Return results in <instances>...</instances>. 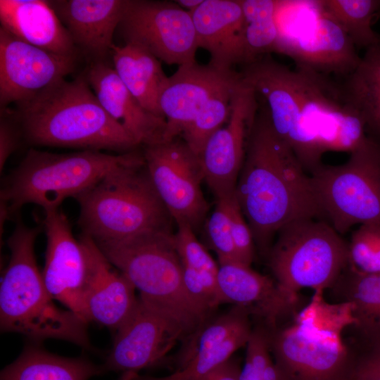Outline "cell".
I'll list each match as a JSON object with an SVG mask.
<instances>
[{
	"label": "cell",
	"mask_w": 380,
	"mask_h": 380,
	"mask_svg": "<svg viewBox=\"0 0 380 380\" xmlns=\"http://www.w3.org/2000/svg\"><path fill=\"white\" fill-rule=\"evenodd\" d=\"M242 82L263 99L276 134L310 175L328 152L351 153L367 139L364 120L346 101L341 84L270 54L243 65Z\"/></svg>",
	"instance_id": "obj_1"
},
{
	"label": "cell",
	"mask_w": 380,
	"mask_h": 380,
	"mask_svg": "<svg viewBox=\"0 0 380 380\" xmlns=\"http://www.w3.org/2000/svg\"><path fill=\"white\" fill-rule=\"evenodd\" d=\"M235 195L255 243L266 255L285 225L324 220L310 175L274 132L265 106L248 131Z\"/></svg>",
	"instance_id": "obj_2"
},
{
	"label": "cell",
	"mask_w": 380,
	"mask_h": 380,
	"mask_svg": "<svg viewBox=\"0 0 380 380\" xmlns=\"http://www.w3.org/2000/svg\"><path fill=\"white\" fill-rule=\"evenodd\" d=\"M26 140L36 146L127 153L139 145L103 108L85 75L62 80L18 104Z\"/></svg>",
	"instance_id": "obj_3"
},
{
	"label": "cell",
	"mask_w": 380,
	"mask_h": 380,
	"mask_svg": "<svg viewBox=\"0 0 380 380\" xmlns=\"http://www.w3.org/2000/svg\"><path fill=\"white\" fill-rule=\"evenodd\" d=\"M324 291L288 323L267 328L271 354L282 380H351L356 362L343 333L354 324L349 303H327Z\"/></svg>",
	"instance_id": "obj_4"
},
{
	"label": "cell",
	"mask_w": 380,
	"mask_h": 380,
	"mask_svg": "<svg viewBox=\"0 0 380 380\" xmlns=\"http://www.w3.org/2000/svg\"><path fill=\"white\" fill-rule=\"evenodd\" d=\"M39 227L20 220L8 237L10 258L0 287V329L33 341H65L89 349L88 323L58 308L47 291L37 266L34 244Z\"/></svg>",
	"instance_id": "obj_5"
},
{
	"label": "cell",
	"mask_w": 380,
	"mask_h": 380,
	"mask_svg": "<svg viewBox=\"0 0 380 380\" xmlns=\"http://www.w3.org/2000/svg\"><path fill=\"white\" fill-rule=\"evenodd\" d=\"M78 224L95 242L115 241L151 231H171L170 214L148 174L143 153L134 151L74 198Z\"/></svg>",
	"instance_id": "obj_6"
},
{
	"label": "cell",
	"mask_w": 380,
	"mask_h": 380,
	"mask_svg": "<svg viewBox=\"0 0 380 380\" xmlns=\"http://www.w3.org/2000/svg\"><path fill=\"white\" fill-rule=\"evenodd\" d=\"M96 244L139 291V298L170 319L184 337L198 334L208 321L186 293L171 231H151Z\"/></svg>",
	"instance_id": "obj_7"
},
{
	"label": "cell",
	"mask_w": 380,
	"mask_h": 380,
	"mask_svg": "<svg viewBox=\"0 0 380 380\" xmlns=\"http://www.w3.org/2000/svg\"><path fill=\"white\" fill-rule=\"evenodd\" d=\"M133 151L113 155L84 150L59 154L32 148L6 177L1 204L10 217L30 203L44 212L58 209L66 198H74L128 160Z\"/></svg>",
	"instance_id": "obj_8"
},
{
	"label": "cell",
	"mask_w": 380,
	"mask_h": 380,
	"mask_svg": "<svg viewBox=\"0 0 380 380\" xmlns=\"http://www.w3.org/2000/svg\"><path fill=\"white\" fill-rule=\"evenodd\" d=\"M267 256L274 280L284 289L324 291L348 265V243L325 220L301 219L278 232Z\"/></svg>",
	"instance_id": "obj_9"
},
{
	"label": "cell",
	"mask_w": 380,
	"mask_h": 380,
	"mask_svg": "<svg viewBox=\"0 0 380 380\" xmlns=\"http://www.w3.org/2000/svg\"><path fill=\"white\" fill-rule=\"evenodd\" d=\"M324 218L340 234L380 224V141L367 137L346 162L322 164L310 175Z\"/></svg>",
	"instance_id": "obj_10"
},
{
	"label": "cell",
	"mask_w": 380,
	"mask_h": 380,
	"mask_svg": "<svg viewBox=\"0 0 380 380\" xmlns=\"http://www.w3.org/2000/svg\"><path fill=\"white\" fill-rule=\"evenodd\" d=\"M118 30L125 44L138 45L167 65L196 61L191 16L175 1L127 0Z\"/></svg>",
	"instance_id": "obj_11"
},
{
	"label": "cell",
	"mask_w": 380,
	"mask_h": 380,
	"mask_svg": "<svg viewBox=\"0 0 380 380\" xmlns=\"http://www.w3.org/2000/svg\"><path fill=\"white\" fill-rule=\"evenodd\" d=\"M143 155L152 183L172 219L195 232L209 208L201 186L204 178L199 157L179 137L144 146Z\"/></svg>",
	"instance_id": "obj_12"
},
{
	"label": "cell",
	"mask_w": 380,
	"mask_h": 380,
	"mask_svg": "<svg viewBox=\"0 0 380 380\" xmlns=\"http://www.w3.org/2000/svg\"><path fill=\"white\" fill-rule=\"evenodd\" d=\"M77 56L52 53L0 27V104L25 102L64 80Z\"/></svg>",
	"instance_id": "obj_13"
},
{
	"label": "cell",
	"mask_w": 380,
	"mask_h": 380,
	"mask_svg": "<svg viewBox=\"0 0 380 380\" xmlns=\"http://www.w3.org/2000/svg\"><path fill=\"white\" fill-rule=\"evenodd\" d=\"M258 110L255 91L241 80L234 93L226 125L209 138L199 156L204 180L216 199L235 194L246 138Z\"/></svg>",
	"instance_id": "obj_14"
},
{
	"label": "cell",
	"mask_w": 380,
	"mask_h": 380,
	"mask_svg": "<svg viewBox=\"0 0 380 380\" xmlns=\"http://www.w3.org/2000/svg\"><path fill=\"white\" fill-rule=\"evenodd\" d=\"M44 214L46 249L42 271L44 283L53 300L87 322L83 305L87 271L84 246L74 237L68 217L59 208Z\"/></svg>",
	"instance_id": "obj_15"
},
{
	"label": "cell",
	"mask_w": 380,
	"mask_h": 380,
	"mask_svg": "<svg viewBox=\"0 0 380 380\" xmlns=\"http://www.w3.org/2000/svg\"><path fill=\"white\" fill-rule=\"evenodd\" d=\"M181 338V331L170 319L139 298L132 315L115 331L112 348L102 365L104 372L138 373L154 366Z\"/></svg>",
	"instance_id": "obj_16"
},
{
	"label": "cell",
	"mask_w": 380,
	"mask_h": 380,
	"mask_svg": "<svg viewBox=\"0 0 380 380\" xmlns=\"http://www.w3.org/2000/svg\"><path fill=\"white\" fill-rule=\"evenodd\" d=\"M241 82L240 72L233 69L221 70L196 61L179 66L168 77L159 98L166 120L163 141L181 136L209 101L233 90Z\"/></svg>",
	"instance_id": "obj_17"
},
{
	"label": "cell",
	"mask_w": 380,
	"mask_h": 380,
	"mask_svg": "<svg viewBox=\"0 0 380 380\" xmlns=\"http://www.w3.org/2000/svg\"><path fill=\"white\" fill-rule=\"evenodd\" d=\"M86 254L87 271L83 305L87 322L118 331L135 310L139 298L129 279L104 255L89 236L79 239Z\"/></svg>",
	"instance_id": "obj_18"
},
{
	"label": "cell",
	"mask_w": 380,
	"mask_h": 380,
	"mask_svg": "<svg viewBox=\"0 0 380 380\" xmlns=\"http://www.w3.org/2000/svg\"><path fill=\"white\" fill-rule=\"evenodd\" d=\"M275 52L318 73L344 77L355 70L361 58L340 25L318 10L312 23L297 34L280 36Z\"/></svg>",
	"instance_id": "obj_19"
},
{
	"label": "cell",
	"mask_w": 380,
	"mask_h": 380,
	"mask_svg": "<svg viewBox=\"0 0 380 380\" xmlns=\"http://www.w3.org/2000/svg\"><path fill=\"white\" fill-rule=\"evenodd\" d=\"M250 316L248 308L234 305L205 323L196 334L195 348L177 371L161 377L137 373L131 380H205L231 359L235 351L246 346L253 330Z\"/></svg>",
	"instance_id": "obj_20"
},
{
	"label": "cell",
	"mask_w": 380,
	"mask_h": 380,
	"mask_svg": "<svg viewBox=\"0 0 380 380\" xmlns=\"http://www.w3.org/2000/svg\"><path fill=\"white\" fill-rule=\"evenodd\" d=\"M86 79L106 112L137 143L144 146L164 141L165 118L145 109L103 61H94L87 68Z\"/></svg>",
	"instance_id": "obj_21"
},
{
	"label": "cell",
	"mask_w": 380,
	"mask_h": 380,
	"mask_svg": "<svg viewBox=\"0 0 380 380\" xmlns=\"http://www.w3.org/2000/svg\"><path fill=\"white\" fill-rule=\"evenodd\" d=\"M48 1L77 49L96 58L95 61H103L112 52L113 35L122 20L127 0Z\"/></svg>",
	"instance_id": "obj_22"
},
{
	"label": "cell",
	"mask_w": 380,
	"mask_h": 380,
	"mask_svg": "<svg viewBox=\"0 0 380 380\" xmlns=\"http://www.w3.org/2000/svg\"><path fill=\"white\" fill-rule=\"evenodd\" d=\"M189 13L198 47L210 54L208 64L221 70L243 64V14L240 0H204Z\"/></svg>",
	"instance_id": "obj_23"
},
{
	"label": "cell",
	"mask_w": 380,
	"mask_h": 380,
	"mask_svg": "<svg viewBox=\"0 0 380 380\" xmlns=\"http://www.w3.org/2000/svg\"><path fill=\"white\" fill-rule=\"evenodd\" d=\"M1 27L46 51L77 56V49L48 1L0 0Z\"/></svg>",
	"instance_id": "obj_24"
},
{
	"label": "cell",
	"mask_w": 380,
	"mask_h": 380,
	"mask_svg": "<svg viewBox=\"0 0 380 380\" xmlns=\"http://www.w3.org/2000/svg\"><path fill=\"white\" fill-rule=\"evenodd\" d=\"M111 53L114 70L129 91L145 109L164 118L160 109L159 98L168 77L159 60L145 49L133 44L114 45Z\"/></svg>",
	"instance_id": "obj_25"
},
{
	"label": "cell",
	"mask_w": 380,
	"mask_h": 380,
	"mask_svg": "<svg viewBox=\"0 0 380 380\" xmlns=\"http://www.w3.org/2000/svg\"><path fill=\"white\" fill-rule=\"evenodd\" d=\"M104 373L102 365L70 358L30 346L1 372L0 380H89Z\"/></svg>",
	"instance_id": "obj_26"
},
{
	"label": "cell",
	"mask_w": 380,
	"mask_h": 380,
	"mask_svg": "<svg viewBox=\"0 0 380 380\" xmlns=\"http://www.w3.org/2000/svg\"><path fill=\"white\" fill-rule=\"evenodd\" d=\"M341 87L346 101L380 138V44L368 48Z\"/></svg>",
	"instance_id": "obj_27"
},
{
	"label": "cell",
	"mask_w": 380,
	"mask_h": 380,
	"mask_svg": "<svg viewBox=\"0 0 380 380\" xmlns=\"http://www.w3.org/2000/svg\"><path fill=\"white\" fill-rule=\"evenodd\" d=\"M243 14V65L275 52L279 32L277 0H240Z\"/></svg>",
	"instance_id": "obj_28"
},
{
	"label": "cell",
	"mask_w": 380,
	"mask_h": 380,
	"mask_svg": "<svg viewBox=\"0 0 380 380\" xmlns=\"http://www.w3.org/2000/svg\"><path fill=\"white\" fill-rule=\"evenodd\" d=\"M319 12L337 23L355 46L367 49L380 44V34L372 28L380 0L315 1Z\"/></svg>",
	"instance_id": "obj_29"
},
{
	"label": "cell",
	"mask_w": 380,
	"mask_h": 380,
	"mask_svg": "<svg viewBox=\"0 0 380 380\" xmlns=\"http://www.w3.org/2000/svg\"><path fill=\"white\" fill-rule=\"evenodd\" d=\"M237 87L209 101L181 134L187 146L198 157L209 138L228 121L232 97Z\"/></svg>",
	"instance_id": "obj_30"
},
{
	"label": "cell",
	"mask_w": 380,
	"mask_h": 380,
	"mask_svg": "<svg viewBox=\"0 0 380 380\" xmlns=\"http://www.w3.org/2000/svg\"><path fill=\"white\" fill-rule=\"evenodd\" d=\"M239 380H282L271 356L267 329L262 323L253 329L246 344V360Z\"/></svg>",
	"instance_id": "obj_31"
},
{
	"label": "cell",
	"mask_w": 380,
	"mask_h": 380,
	"mask_svg": "<svg viewBox=\"0 0 380 380\" xmlns=\"http://www.w3.org/2000/svg\"><path fill=\"white\" fill-rule=\"evenodd\" d=\"M349 266L365 274H380V224L359 225L348 243Z\"/></svg>",
	"instance_id": "obj_32"
},
{
	"label": "cell",
	"mask_w": 380,
	"mask_h": 380,
	"mask_svg": "<svg viewBox=\"0 0 380 380\" xmlns=\"http://www.w3.org/2000/svg\"><path fill=\"white\" fill-rule=\"evenodd\" d=\"M234 195L216 199L215 209L207 222V235L219 262L238 261L231 230L230 203Z\"/></svg>",
	"instance_id": "obj_33"
},
{
	"label": "cell",
	"mask_w": 380,
	"mask_h": 380,
	"mask_svg": "<svg viewBox=\"0 0 380 380\" xmlns=\"http://www.w3.org/2000/svg\"><path fill=\"white\" fill-rule=\"evenodd\" d=\"M174 241L182 265L199 274L217 278L218 265L195 236L187 224L178 223Z\"/></svg>",
	"instance_id": "obj_34"
},
{
	"label": "cell",
	"mask_w": 380,
	"mask_h": 380,
	"mask_svg": "<svg viewBox=\"0 0 380 380\" xmlns=\"http://www.w3.org/2000/svg\"><path fill=\"white\" fill-rule=\"evenodd\" d=\"M232 240L237 260L251 266L254 259V238L234 194L230 203Z\"/></svg>",
	"instance_id": "obj_35"
},
{
	"label": "cell",
	"mask_w": 380,
	"mask_h": 380,
	"mask_svg": "<svg viewBox=\"0 0 380 380\" xmlns=\"http://www.w3.org/2000/svg\"><path fill=\"white\" fill-rule=\"evenodd\" d=\"M19 141V132L11 120L1 116L0 122V170L16 150Z\"/></svg>",
	"instance_id": "obj_36"
},
{
	"label": "cell",
	"mask_w": 380,
	"mask_h": 380,
	"mask_svg": "<svg viewBox=\"0 0 380 380\" xmlns=\"http://www.w3.org/2000/svg\"><path fill=\"white\" fill-rule=\"evenodd\" d=\"M353 376L359 380H380V350H373L356 362Z\"/></svg>",
	"instance_id": "obj_37"
},
{
	"label": "cell",
	"mask_w": 380,
	"mask_h": 380,
	"mask_svg": "<svg viewBox=\"0 0 380 380\" xmlns=\"http://www.w3.org/2000/svg\"><path fill=\"white\" fill-rule=\"evenodd\" d=\"M240 372L238 362L229 359L210 374L205 380H239Z\"/></svg>",
	"instance_id": "obj_38"
},
{
	"label": "cell",
	"mask_w": 380,
	"mask_h": 380,
	"mask_svg": "<svg viewBox=\"0 0 380 380\" xmlns=\"http://www.w3.org/2000/svg\"><path fill=\"white\" fill-rule=\"evenodd\" d=\"M204 0H177L175 1L184 10L191 12L199 7Z\"/></svg>",
	"instance_id": "obj_39"
},
{
	"label": "cell",
	"mask_w": 380,
	"mask_h": 380,
	"mask_svg": "<svg viewBox=\"0 0 380 380\" xmlns=\"http://www.w3.org/2000/svg\"><path fill=\"white\" fill-rule=\"evenodd\" d=\"M137 373L134 372H123L118 380H131Z\"/></svg>",
	"instance_id": "obj_40"
},
{
	"label": "cell",
	"mask_w": 380,
	"mask_h": 380,
	"mask_svg": "<svg viewBox=\"0 0 380 380\" xmlns=\"http://www.w3.org/2000/svg\"><path fill=\"white\" fill-rule=\"evenodd\" d=\"M380 19V8L379 9L378 12L376 13L374 22H376L377 20Z\"/></svg>",
	"instance_id": "obj_41"
},
{
	"label": "cell",
	"mask_w": 380,
	"mask_h": 380,
	"mask_svg": "<svg viewBox=\"0 0 380 380\" xmlns=\"http://www.w3.org/2000/svg\"><path fill=\"white\" fill-rule=\"evenodd\" d=\"M351 380H359V379H357L355 378L354 376H353Z\"/></svg>",
	"instance_id": "obj_42"
}]
</instances>
